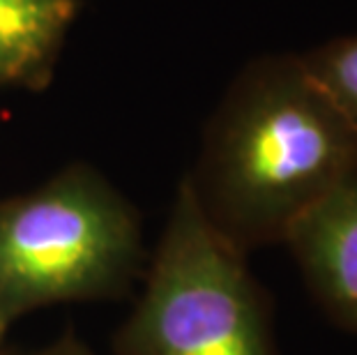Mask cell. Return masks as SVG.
I'll return each mask as SVG.
<instances>
[{"mask_svg": "<svg viewBox=\"0 0 357 355\" xmlns=\"http://www.w3.org/2000/svg\"><path fill=\"white\" fill-rule=\"evenodd\" d=\"M357 176V130L300 56L252 60L226 90L187 183L210 224L249 254L284 245Z\"/></svg>", "mask_w": 357, "mask_h": 355, "instance_id": "6da1fadb", "label": "cell"}, {"mask_svg": "<svg viewBox=\"0 0 357 355\" xmlns=\"http://www.w3.org/2000/svg\"><path fill=\"white\" fill-rule=\"evenodd\" d=\"M146 263L139 213L95 166L0 199V342L44 307L123 298Z\"/></svg>", "mask_w": 357, "mask_h": 355, "instance_id": "7a4b0ae2", "label": "cell"}, {"mask_svg": "<svg viewBox=\"0 0 357 355\" xmlns=\"http://www.w3.org/2000/svg\"><path fill=\"white\" fill-rule=\"evenodd\" d=\"M116 355H277L270 302L247 254L224 238L182 178Z\"/></svg>", "mask_w": 357, "mask_h": 355, "instance_id": "3957f363", "label": "cell"}, {"mask_svg": "<svg viewBox=\"0 0 357 355\" xmlns=\"http://www.w3.org/2000/svg\"><path fill=\"white\" fill-rule=\"evenodd\" d=\"M284 245L323 312L357 335V176L311 208Z\"/></svg>", "mask_w": 357, "mask_h": 355, "instance_id": "277c9868", "label": "cell"}, {"mask_svg": "<svg viewBox=\"0 0 357 355\" xmlns=\"http://www.w3.org/2000/svg\"><path fill=\"white\" fill-rule=\"evenodd\" d=\"M79 12L81 0H0V90L49 88Z\"/></svg>", "mask_w": 357, "mask_h": 355, "instance_id": "5b68a950", "label": "cell"}, {"mask_svg": "<svg viewBox=\"0 0 357 355\" xmlns=\"http://www.w3.org/2000/svg\"><path fill=\"white\" fill-rule=\"evenodd\" d=\"M300 58L318 86L357 130V35L334 37Z\"/></svg>", "mask_w": 357, "mask_h": 355, "instance_id": "8992f818", "label": "cell"}, {"mask_svg": "<svg viewBox=\"0 0 357 355\" xmlns=\"http://www.w3.org/2000/svg\"><path fill=\"white\" fill-rule=\"evenodd\" d=\"M24 355H97V353L90 349L79 335H74L70 330V332H65L63 337H58L53 344H47V346H42V349L24 353Z\"/></svg>", "mask_w": 357, "mask_h": 355, "instance_id": "52a82bcc", "label": "cell"}, {"mask_svg": "<svg viewBox=\"0 0 357 355\" xmlns=\"http://www.w3.org/2000/svg\"><path fill=\"white\" fill-rule=\"evenodd\" d=\"M0 355H7V353H3V342H0Z\"/></svg>", "mask_w": 357, "mask_h": 355, "instance_id": "ba28073f", "label": "cell"}]
</instances>
